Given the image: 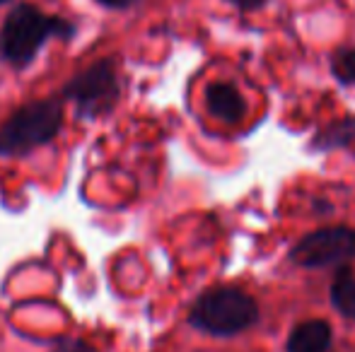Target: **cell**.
<instances>
[{"label": "cell", "mask_w": 355, "mask_h": 352, "mask_svg": "<svg viewBox=\"0 0 355 352\" xmlns=\"http://www.w3.org/2000/svg\"><path fill=\"white\" fill-rule=\"evenodd\" d=\"M73 32V24L63 22L61 17H46L39 8L22 3L8 15L3 29H0V56L10 66L22 68L37 56L42 44L51 34L68 39Z\"/></svg>", "instance_id": "6da1fadb"}, {"label": "cell", "mask_w": 355, "mask_h": 352, "mask_svg": "<svg viewBox=\"0 0 355 352\" xmlns=\"http://www.w3.org/2000/svg\"><path fill=\"white\" fill-rule=\"evenodd\" d=\"M259 321V306L252 295L239 287H213L203 292L189 311V324L203 333L237 335Z\"/></svg>", "instance_id": "7a4b0ae2"}, {"label": "cell", "mask_w": 355, "mask_h": 352, "mask_svg": "<svg viewBox=\"0 0 355 352\" xmlns=\"http://www.w3.org/2000/svg\"><path fill=\"white\" fill-rule=\"evenodd\" d=\"M61 123L63 106L58 99H39L24 104L0 128V155H24L53 140Z\"/></svg>", "instance_id": "3957f363"}, {"label": "cell", "mask_w": 355, "mask_h": 352, "mask_svg": "<svg viewBox=\"0 0 355 352\" xmlns=\"http://www.w3.org/2000/svg\"><path fill=\"white\" fill-rule=\"evenodd\" d=\"M68 99L75 104L80 116L94 118L112 111L119 99V82L112 61H99L78 77H73L63 89Z\"/></svg>", "instance_id": "277c9868"}, {"label": "cell", "mask_w": 355, "mask_h": 352, "mask_svg": "<svg viewBox=\"0 0 355 352\" xmlns=\"http://www.w3.org/2000/svg\"><path fill=\"white\" fill-rule=\"evenodd\" d=\"M293 263L302 268H327L355 259V230L351 227H324L302 237L290 251Z\"/></svg>", "instance_id": "5b68a950"}, {"label": "cell", "mask_w": 355, "mask_h": 352, "mask_svg": "<svg viewBox=\"0 0 355 352\" xmlns=\"http://www.w3.org/2000/svg\"><path fill=\"white\" fill-rule=\"evenodd\" d=\"M206 104L208 111L213 113L215 118L227 123H237L244 118L247 113V102L239 94V89L230 82H215V85L208 87L206 92Z\"/></svg>", "instance_id": "8992f818"}, {"label": "cell", "mask_w": 355, "mask_h": 352, "mask_svg": "<svg viewBox=\"0 0 355 352\" xmlns=\"http://www.w3.org/2000/svg\"><path fill=\"white\" fill-rule=\"evenodd\" d=\"M331 326L322 319L302 321L288 335V352H327L331 348Z\"/></svg>", "instance_id": "52a82bcc"}, {"label": "cell", "mask_w": 355, "mask_h": 352, "mask_svg": "<svg viewBox=\"0 0 355 352\" xmlns=\"http://www.w3.org/2000/svg\"><path fill=\"white\" fill-rule=\"evenodd\" d=\"M351 145H355V116L329 123L312 140V150L317 152H329V150H336V147H351Z\"/></svg>", "instance_id": "ba28073f"}, {"label": "cell", "mask_w": 355, "mask_h": 352, "mask_svg": "<svg viewBox=\"0 0 355 352\" xmlns=\"http://www.w3.org/2000/svg\"><path fill=\"white\" fill-rule=\"evenodd\" d=\"M331 304L338 314L355 321V275L346 268H341L331 285Z\"/></svg>", "instance_id": "9c48e42d"}, {"label": "cell", "mask_w": 355, "mask_h": 352, "mask_svg": "<svg viewBox=\"0 0 355 352\" xmlns=\"http://www.w3.org/2000/svg\"><path fill=\"white\" fill-rule=\"evenodd\" d=\"M331 73L343 85H355V48H343L334 56Z\"/></svg>", "instance_id": "30bf717a"}, {"label": "cell", "mask_w": 355, "mask_h": 352, "mask_svg": "<svg viewBox=\"0 0 355 352\" xmlns=\"http://www.w3.org/2000/svg\"><path fill=\"white\" fill-rule=\"evenodd\" d=\"M53 352H97V350L83 338H61L56 343V348H53Z\"/></svg>", "instance_id": "8fae6325"}, {"label": "cell", "mask_w": 355, "mask_h": 352, "mask_svg": "<svg viewBox=\"0 0 355 352\" xmlns=\"http://www.w3.org/2000/svg\"><path fill=\"white\" fill-rule=\"evenodd\" d=\"M97 3L107 5V8H116V10H123V8H131L133 3H138V0H97Z\"/></svg>", "instance_id": "7c38bea8"}, {"label": "cell", "mask_w": 355, "mask_h": 352, "mask_svg": "<svg viewBox=\"0 0 355 352\" xmlns=\"http://www.w3.org/2000/svg\"><path fill=\"white\" fill-rule=\"evenodd\" d=\"M227 3L237 5V8H242V10H252V8H259L263 0H227Z\"/></svg>", "instance_id": "4fadbf2b"}, {"label": "cell", "mask_w": 355, "mask_h": 352, "mask_svg": "<svg viewBox=\"0 0 355 352\" xmlns=\"http://www.w3.org/2000/svg\"><path fill=\"white\" fill-rule=\"evenodd\" d=\"M0 3H8V0H0Z\"/></svg>", "instance_id": "5bb4252c"}]
</instances>
